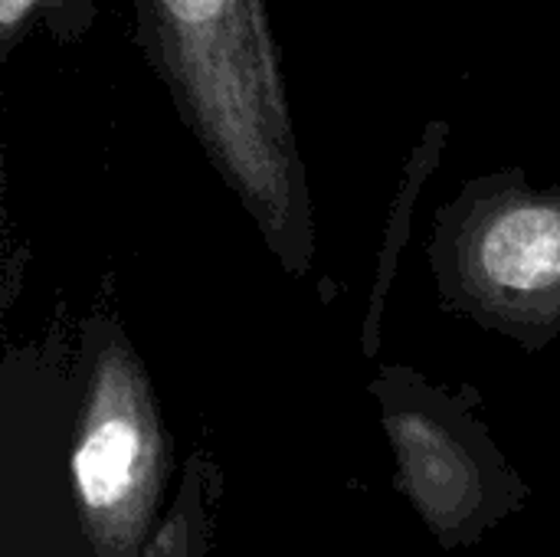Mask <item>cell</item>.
Listing matches in <instances>:
<instances>
[{
	"label": "cell",
	"instance_id": "2",
	"mask_svg": "<svg viewBox=\"0 0 560 557\" xmlns=\"http://www.w3.org/2000/svg\"><path fill=\"white\" fill-rule=\"evenodd\" d=\"M158 427L138 378L121 358L102 361L72 473L89 522L115 555L125 552L144 525L158 489Z\"/></svg>",
	"mask_w": 560,
	"mask_h": 557
},
{
	"label": "cell",
	"instance_id": "1",
	"mask_svg": "<svg viewBox=\"0 0 560 557\" xmlns=\"http://www.w3.org/2000/svg\"><path fill=\"white\" fill-rule=\"evenodd\" d=\"M135 43L207 154L262 213L302 197L266 0H128Z\"/></svg>",
	"mask_w": 560,
	"mask_h": 557
},
{
	"label": "cell",
	"instance_id": "6",
	"mask_svg": "<svg viewBox=\"0 0 560 557\" xmlns=\"http://www.w3.org/2000/svg\"><path fill=\"white\" fill-rule=\"evenodd\" d=\"M148 557H190V532H187L184 512H177V515L164 525L161 538L151 545Z\"/></svg>",
	"mask_w": 560,
	"mask_h": 557
},
{
	"label": "cell",
	"instance_id": "5",
	"mask_svg": "<svg viewBox=\"0 0 560 557\" xmlns=\"http://www.w3.org/2000/svg\"><path fill=\"white\" fill-rule=\"evenodd\" d=\"M95 20V0H0V43L3 56L43 26L56 43H75Z\"/></svg>",
	"mask_w": 560,
	"mask_h": 557
},
{
	"label": "cell",
	"instance_id": "4",
	"mask_svg": "<svg viewBox=\"0 0 560 557\" xmlns=\"http://www.w3.org/2000/svg\"><path fill=\"white\" fill-rule=\"evenodd\" d=\"M390 430L397 433L404 473L423 509L443 525L459 522L479 502L476 469L463 446L427 417H400Z\"/></svg>",
	"mask_w": 560,
	"mask_h": 557
},
{
	"label": "cell",
	"instance_id": "3",
	"mask_svg": "<svg viewBox=\"0 0 560 557\" xmlns=\"http://www.w3.org/2000/svg\"><path fill=\"white\" fill-rule=\"evenodd\" d=\"M472 253L479 276L505 295L560 292V197L492 194L479 207Z\"/></svg>",
	"mask_w": 560,
	"mask_h": 557
}]
</instances>
